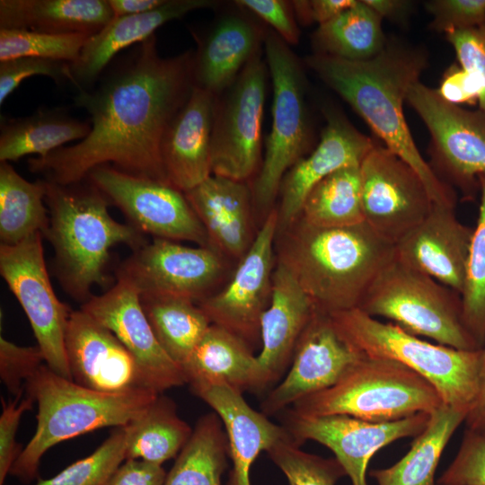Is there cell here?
<instances>
[{"label":"cell","mask_w":485,"mask_h":485,"mask_svg":"<svg viewBox=\"0 0 485 485\" xmlns=\"http://www.w3.org/2000/svg\"><path fill=\"white\" fill-rule=\"evenodd\" d=\"M193 57L191 51L161 57L155 35L139 43L126 65L95 89H80L75 96V104L90 116L89 134L45 157L30 158V171L70 185L110 163L126 173L168 183L161 146L194 86Z\"/></svg>","instance_id":"cell-1"},{"label":"cell","mask_w":485,"mask_h":485,"mask_svg":"<svg viewBox=\"0 0 485 485\" xmlns=\"http://www.w3.org/2000/svg\"><path fill=\"white\" fill-rule=\"evenodd\" d=\"M305 64L351 106L386 147L417 172L435 204L455 207L454 190L420 154L403 112L410 89L428 65L423 48L387 40L384 49L367 60L314 53L305 58Z\"/></svg>","instance_id":"cell-2"},{"label":"cell","mask_w":485,"mask_h":485,"mask_svg":"<svg viewBox=\"0 0 485 485\" xmlns=\"http://www.w3.org/2000/svg\"><path fill=\"white\" fill-rule=\"evenodd\" d=\"M278 234V262L314 307L329 314L358 308L375 278L395 257L394 245L365 222L320 227L298 217Z\"/></svg>","instance_id":"cell-3"},{"label":"cell","mask_w":485,"mask_h":485,"mask_svg":"<svg viewBox=\"0 0 485 485\" xmlns=\"http://www.w3.org/2000/svg\"><path fill=\"white\" fill-rule=\"evenodd\" d=\"M45 181L49 217L45 236L54 249L57 278L71 297L84 304L94 285L108 283L111 247L122 243L136 251L146 242L132 225L110 215V201L90 181L70 185Z\"/></svg>","instance_id":"cell-4"},{"label":"cell","mask_w":485,"mask_h":485,"mask_svg":"<svg viewBox=\"0 0 485 485\" xmlns=\"http://www.w3.org/2000/svg\"><path fill=\"white\" fill-rule=\"evenodd\" d=\"M24 392L38 404L37 428L9 474L27 483L39 478L41 457L49 448L101 428L124 427L160 394L96 392L56 374L47 365L27 381Z\"/></svg>","instance_id":"cell-5"},{"label":"cell","mask_w":485,"mask_h":485,"mask_svg":"<svg viewBox=\"0 0 485 485\" xmlns=\"http://www.w3.org/2000/svg\"><path fill=\"white\" fill-rule=\"evenodd\" d=\"M331 316L340 334L365 357L401 363L429 382L445 405L468 412L477 393L481 348L432 344L358 308Z\"/></svg>","instance_id":"cell-6"},{"label":"cell","mask_w":485,"mask_h":485,"mask_svg":"<svg viewBox=\"0 0 485 485\" xmlns=\"http://www.w3.org/2000/svg\"><path fill=\"white\" fill-rule=\"evenodd\" d=\"M444 403L425 378L399 362L363 357L337 384L290 409L301 416L347 415L368 422L431 414Z\"/></svg>","instance_id":"cell-7"},{"label":"cell","mask_w":485,"mask_h":485,"mask_svg":"<svg viewBox=\"0 0 485 485\" xmlns=\"http://www.w3.org/2000/svg\"><path fill=\"white\" fill-rule=\"evenodd\" d=\"M358 309L437 344L462 350L481 348L463 323L461 295L395 257L375 278Z\"/></svg>","instance_id":"cell-8"},{"label":"cell","mask_w":485,"mask_h":485,"mask_svg":"<svg viewBox=\"0 0 485 485\" xmlns=\"http://www.w3.org/2000/svg\"><path fill=\"white\" fill-rule=\"evenodd\" d=\"M264 49L273 85L272 124L251 193L254 205L269 214L283 177L304 157L311 132L301 63L289 45L274 31L267 33Z\"/></svg>","instance_id":"cell-9"},{"label":"cell","mask_w":485,"mask_h":485,"mask_svg":"<svg viewBox=\"0 0 485 485\" xmlns=\"http://www.w3.org/2000/svg\"><path fill=\"white\" fill-rule=\"evenodd\" d=\"M406 101L430 134L429 165L435 173L459 190L464 200H474L479 178L485 176V114L445 101L420 81L411 86Z\"/></svg>","instance_id":"cell-10"},{"label":"cell","mask_w":485,"mask_h":485,"mask_svg":"<svg viewBox=\"0 0 485 485\" xmlns=\"http://www.w3.org/2000/svg\"><path fill=\"white\" fill-rule=\"evenodd\" d=\"M268 71L260 49L221 97L216 96L212 174L246 182L258 170Z\"/></svg>","instance_id":"cell-11"},{"label":"cell","mask_w":485,"mask_h":485,"mask_svg":"<svg viewBox=\"0 0 485 485\" xmlns=\"http://www.w3.org/2000/svg\"><path fill=\"white\" fill-rule=\"evenodd\" d=\"M42 236L37 233L14 245L1 244L0 273L28 317L46 365L72 380L66 333L73 310L57 298L52 287Z\"/></svg>","instance_id":"cell-12"},{"label":"cell","mask_w":485,"mask_h":485,"mask_svg":"<svg viewBox=\"0 0 485 485\" xmlns=\"http://www.w3.org/2000/svg\"><path fill=\"white\" fill-rule=\"evenodd\" d=\"M86 179L142 234L210 247L206 230L184 193L170 184L131 175L110 165L96 167Z\"/></svg>","instance_id":"cell-13"},{"label":"cell","mask_w":485,"mask_h":485,"mask_svg":"<svg viewBox=\"0 0 485 485\" xmlns=\"http://www.w3.org/2000/svg\"><path fill=\"white\" fill-rule=\"evenodd\" d=\"M364 222L395 245L429 214L433 200L417 172L384 145L360 164Z\"/></svg>","instance_id":"cell-14"},{"label":"cell","mask_w":485,"mask_h":485,"mask_svg":"<svg viewBox=\"0 0 485 485\" xmlns=\"http://www.w3.org/2000/svg\"><path fill=\"white\" fill-rule=\"evenodd\" d=\"M224 271L221 253L212 247L154 238L120 264L117 278L128 282L139 295L179 296L197 303L210 295Z\"/></svg>","instance_id":"cell-15"},{"label":"cell","mask_w":485,"mask_h":485,"mask_svg":"<svg viewBox=\"0 0 485 485\" xmlns=\"http://www.w3.org/2000/svg\"><path fill=\"white\" fill-rule=\"evenodd\" d=\"M278 228L273 208L226 286L198 303L212 324L234 333L251 347L260 340V318L270 300Z\"/></svg>","instance_id":"cell-16"},{"label":"cell","mask_w":485,"mask_h":485,"mask_svg":"<svg viewBox=\"0 0 485 485\" xmlns=\"http://www.w3.org/2000/svg\"><path fill=\"white\" fill-rule=\"evenodd\" d=\"M283 412V426L293 441L301 445L307 440L326 446L335 455L352 485H367L366 469L372 456L393 441L419 436L428 426L430 414L375 423L347 415L301 416L291 410Z\"/></svg>","instance_id":"cell-17"},{"label":"cell","mask_w":485,"mask_h":485,"mask_svg":"<svg viewBox=\"0 0 485 485\" xmlns=\"http://www.w3.org/2000/svg\"><path fill=\"white\" fill-rule=\"evenodd\" d=\"M365 355L338 331L331 314L315 308L284 379L263 400L261 412H282L297 401L337 384Z\"/></svg>","instance_id":"cell-18"},{"label":"cell","mask_w":485,"mask_h":485,"mask_svg":"<svg viewBox=\"0 0 485 485\" xmlns=\"http://www.w3.org/2000/svg\"><path fill=\"white\" fill-rule=\"evenodd\" d=\"M92 295L81 310L110 330L131 353L150 388L157 393L186 384L181 366L158 342L140 303L138 291L124 279Z\"/></svg>","instance_id":"cell-19"},{"label":"cell","mask_w":485,"mask_h":485,"mask_svg":"<svg viewBox=\"0 0 485 485\" xmlns=\"http://www.w3.org/2000/svg\"><path fill=\"white\" fill-rule=\"evenodd\" d=\"M66 353L72 380L81 386L105 393L154 392L117 337L81 309L69 317Z\"/></svg>","instance_id":"cell-20"},{"label":"cell","mask_w":485,"mask_h":485,"mask_svg":"<svg viewBox=\"0 0 485 485\" xmlns=\"http://www.w3.org/2000/svg\"><path fill=\"white\" fill-rule=\"evenodd\" d=\"M321 139L307 156L297 161L285 174L278 194V233L293 224L301 214L309 192L334 172L360 165L375 141L359 132L342 113L328 108Z\"/></svg>","instance_id":"cell-21"},{"label":"cell","mask_w":485,"mask_h":485,"mask_svg":"<svg viewBox=\"0 0 485 485\" xmlns=\"http://www.w3.org/2000/svg\"><path fill=\"white\" fill-rule=\"evenodd\" d=\"M315 307L289 270L277 261L268 307L260 318L261 350L251 391L271 387L290 366L296 344Z\"/></svg>","instance_id":"cell-22"},{"label":"cell","mask_w":485,"mask_h":485,"mask_svg":"<svg viewBox=\"0 0 485 485\" xmlns=\"http://www.w3.org/2000/svg\"><path fill=\"white\" fill-rule=\"evenodd\" d=\"M473 227L454 207L433 204L426 218L395 245V258L462 295Z\"/></svg>","instance_id":"cell-23"},{"label":"cell","mask_w":485,"mask_h":485,"mask_svg":"<svg viewBox=\"0 0 485 485\" xmlns=\"http://www.w3.org/2000/svg\"><path fill=\"white\" fill-rule=\"evenodd\" d=\"M216 96L192 91L169 125L161 146L168 183L185 193L212 175L211 139Z\"/></svg>","instance_id":"cell-24"},{"label":"cell","mask_w":485,"mask_h":485,"mask_svg":"<svg viewBox=\"0 0 485 485\" xmlns=\"http://www.w3.org/2000/svg\"><path fill=\"white\" fill-rule=\"evenodd\" d=\"M218 4L214 0H166L150 12L113 17L100 31L92 35L76 61L70 65L72 83L80 89L93 84L112 58L122 49L139 44L163 24L189 13Z\"/></svg>","instance_id":"cell-25"},{"label":"cell","mask_w":485,"mask_h":485,"mask_svg":"<svg viewBox=\"0 0 485 485\" xmlns=\"http://www.w3.org/2000/svg\"><path fill=\"white\" fill-rule=\"evenodd\" d=\"M193 393L218 414L225 426L232 462L227 485H251V468L260 452L290 438V434L283 425L252 409L242 393L228 387L211 386Z\"/></svg>","instance_id":"cell-26"},{"label":"cell","mask_w":485,"mask_h":485,"mask_svg":"<svg viewBox=\"0 0 485 485\" xmlns=\"http://www.w3.org/2000/svg\"><path fill=\"white\" fill-rule=\"evenodd\" d=\"M184 195L206 230L209 246L240 260L252 242V193L246 182L212 174Z\"/></svg>","instance_id":"cell-27"},{"label":"cell","mask_w":485,"mask_h":485,"mask_svg":"<svg viewBox=\"0 0 485 485\" xmlns=\"http://www.w3.org/2000/svg\"><path fill=\"white\" fill-rule=\"evenodd\" d=\"M266 35L245 15L223 16L199 40L193 57L194 86L221 94L260 49Z\"/></svg>","instance_id":"cell-28"},{"label":"cell","mask_w":485,"mask_h":485,"mask_svg":"<svg viewBox=\"0 0 485 485\" xmlns=\"http://www.w3.org/2000/svg\"><path fill=\"white\" fill-rule=\"evenodd\" d=\"M256 363L244 340L211 323L181 369L192 392L225 386L242 393L251 389Z\"/></svg>","instance_id":"cell-29"},{"label":"cell","mask_w":485,"mask_h":485,"mask_svg":"<svg viewBox=\"0 0 485 485\" xmlns=\"http://www.w3.org/2000/svg\"><path fill=\"white\" fill-rule=\"evenodd\" d=\"M113 17L108 0L0 1V29L92 36Z\"/></svg>","instance_id":"cell-30"},{"label":"cell","mask_w":485,"mask_h":485,"mask_svg":"<svg viewBox=\"0 0 485 485\" xmlns=\"http://www.w3.org/2000/svg\"><path fill=\"white\" fill-rule=\"evenodd\" d=\"M91 130L60 110H38L4 121L0 131V162H15L25 155L45 157L68 142L81 141Z\"/></svg>","instance_id":"cell-31"},{"label":"cell","mask_w":485,"mask_h":485,"mask_svg":"<svg viewBox=\"0 0 485 485\" xmlns=\"http://www.w3.org/2000/svg\"><path fill=\"white\" fill-rule=\"evenodd\" d=\"M467 412L443 404L430 414L426 428L409 452L393 465L370 472L377 485H437L435 473L441 455Z\"/></svg>","instance_id":"cell-32"},{"label":"cell","mask_w":485,"mask_h":485,"mask_svg":"<svg viewBox=\"0 0 485 485\" xmlns=\"http://www.w3.org/2000/svg\"><path fill=\"white\" fill-rule=\"evenodd\" d=\"M122 428L126 460L160 465L179 454L193 431L179 417L175 402L162 393Z\"/></svg>","instance_id":"cell-33"},{"label":"cell","mask_w":485,"mask_h":485,"mask_svg":"<svg viewBox=\"0 0 485 485\" xmlns=\"http://www.w3.org/2000/svg\"><path fill=\"white\" fill-rule=\"evenodd\" d=\"M382 20L363 0H357L314 31L312 42L315 53L351 61L370 59L387 42Z\"/></svg>","instance_id":"cell-34"},{"label":"cell","mask_w":485,"mask_h":485,"mask_svg":"<svg viewBox=\"0 0 485 485\" xmlns=\"http://www.w3.org/2000/svg\"><path fill=\"white\" fill-rule=\"evenodd\" d=\"M140 303L161 347L181 368L211 325L209 319L189 298L140 295Z\"/></svg>","instance_id":"cell-35"},{"label":"cell","mask_w":485,"mask_h":485,"mask_svg":"<svg viewBox=\"0 0 485 485\" xmlns=\"http://www.w3.org/2000/svg\"><path fill=\"white\" fill-rule=\"evenodd\" d=\"M227 457L228 438L221 418L215 411L202 415L163 485H221Z\"/></svg>","instance_id":"cell-36"},{"label":"cell","mask_w":485,"mask_h":485,"mask_svg":"<svg viewBox=\"0 0 485 485\" xmlns=\"http://www.w3.org/2000/svg\"><path fill=\"white\" fill-rule=\"evenodd\" d=\"M45 196V180L29 181L10 163L0 162L1 244L14 245L37 233L45 235L49 221Z\"/></svg>","instance_id":"cell-37"},{"label":"cell","mask_w":485,"mask_h":485,"mask_svg":"<svg viewBox=\"0 0 485 485\" xmlns=\"http://www.w3.org/2000/svg\"><path fill=\"white\" fill-rule=\"evenodd\" d=\"M299 217L320 227L363 223L360 165L341 168L317 183L304 199Z\"/></svg>","instance_id":"cell-38"},{"label":"cell","mask_w":485,"mask_h":485,"mask_svg":"<svg viewBox=\"0 0 485 485\" xmlns=\"http://www.w3.org/2000/svg\"><path fill=\"white\" fill-rule=\"evenodd\" d=\"M479 214L473 227L461 298L463 323L482 348L485 343V176L479 178Z\"/></svg>","instance_id":"cell-39"},{"label":"cell","mask_w":485,"mask_h":485,"mask_svg":"<svg viewBox=\"0 0 485 485\" xmlns=\"http://www.w3.org/2000/svg\"><path fill=\"white\" fill-rule=\"evenodd\" d=\"M91 35L0 29V61L32 57L74 63Z\"/></svg>","instance_id":"cell-40"},{"label":"cell","mask_w":485,"mask_h":485,"mask_svg":"<svg viewBox=\"0 0 485 485\" xmlns=\"http://www.w3.org/2000/svg\"><path fill=\"white\" fill-rule=\"evenodd\" d=\"M267 453L289 485H336L346 476L335 457L325 458L302 451L292 437L278 442Z\"/></svg>","instance_id":"cell-41"},{"label":"cell","mask_w":485,"mask_h":485,"mask_svg":"<svg viewBox=\"0 0 485 485\" xmlns=\"http://www.w3.org/2000/svg\"><path fill=\"white\" fill-rule=\"evenodd\" d=\"M125 460V432L120 427L93 454L73 463L52 478L39 480L33 485H105Z\"/></svg>","instance_id":"cell-42"},{"label":"cell","mask_w":485,"mask_h":485,"mask_svg":"<svg viewBox=\"0 0 485 485\" xmlns=\"http://www.w3.org/2000/svg\"><path fill=\"white\" fill-rule=\"evenodd\" d=\"M439 485H485V432L466 428L453 462Z\"/></svg>","instance_id":"cell-43"},{"label":"cell","mask_w":485,"mask_h":485,"mask_svg":"<svg viewBox=\"0 0 485 485\" xmlns=\"http://www.w3.org/2000/svg\"><path fill=\"white\" fill-rule=\"evenodd\" d=\"M70 65L64 61L32 57L0 61V105L24 79L31 76L43 75L56 83L66 80L72 83Z\"/></svg>","instance_id":"cell-44"},{"label":"cell","mask_w":485,"mask_h":485,"mask_svg":"<svg viewBox=\"0 0 485 485\" xmlns=\"http://www.w3.org/2000/svg\"><path fill=\"white\" fill-rule=\"evenodd\" d=\"M45 361L39 346H18L0 338V376L8 392L14 396L24 392L27 381Z\"/></svg>","instance_id":"cell-45"},{"label":"cell","mask_w":485,"mask_h":485,"mask_svg":"<svg viewBox=\"0 0 485 485\" xmlns=\"http://www.w3.org/2000/svg\"><path fill=\"white\" fill-rule=\"evenodd\" d=\"M426 9L432 16L430 28L445 34L485 23V0H431Z\"/></svg>","instance_id":"cell-46"},{"label":"cell","mask_w":485,"mask_h":485,"mask_svg":"<svg viewBox=\"0 0 485 485\" xmlns=\"http://www.w3.org/2000/svg\"><path fill=\"white\" fill-rule=\"evenodd\" d=\"M445 35L459 65L475 79L480 89L479 110L485 114V23Z\"/></svg>","instance_id":"cell-47"},{"label":"cell","mask_w":485,"mask_h":485,"mask_svg":"<svg viewBox=\"0 0 485 485\" xmlns=\"http://www.w3.org/2000/svg\"><path fill=\"white\" fill-rule=\"evenodd\" d=\"M24 392L13 400L5 402L2 400L3 410L0 416V485L22 453V445L15 441L16 432L22 414L32 408L34 400L28 394L21 400Z\"/></svg>","instance_id":"cell-48"},{"label":"cell","mask_w":485,"mask_h":485,"mask_svg":"<svg viewBox=\"0 0 485 485\" xmlns=\"http://www.w3.org/2000/svg\"><path fill=\"white\" fill-rule=\"evenodd\" d=\"M235 5L249 11L269 24L289 46L297 44L300 30L291 4L284 0H236Z\"/></svg>","instance_id":"cell-49"},{"label":"cell","mask_w":485,"mask_h":485,"mask_svg":"<svg viewBox=\"0 0 485 485\" xmlns=\"http://www.w3.org/2000/svg\"><path fill=\"white\" fill-rule=\"evenodd\" d=\"M436 92L443 100L454 105L479 103V86L472 75L459 64H453L445 70Z\"/></svg>","instance_id":"cell-50"},{"label":"cell","mask_w":485,"mask_h":485,"mask_svg":"<svg viewBox=\"0 0 485 485\" xmlns=\"http://www.w3.org/2000/svg\"><path fill=\"white\" fill-rule=\"evenodd\" d=\"M166 474L160 464L128 459L119 466L105 485H163Z\"/></svg>","instance_id":"cell-51"},{"label":"cell","mask_w":485,"mask_h":485,"mask_svg":"<svg viewBox=\"0 0 485 485\" xmlns=\"http://www.w3.org/2000/svg\"><path fill=\"white\" fill-rule=\"evenodd\" d=\"M357 0H295L291 4L297 22L303 25H322L345 10L353 6Z\"/></svg>","instance_id":"cell-52"},{"label":"cell","mask_w":485,"mask_h":485,"mask_svg":"<svg viewBox=\"0 0 485 485\" xmlns=\"http://www.w3.org/2000/svg\"><path fill=\"white\" fill-rule=\"evenodd\" d=\"M464 421L467 428L485 432V343L481 348L477 393Z\"/></svg>","instance_id":"cell-53"},{"label":"cell","mask_w":485,"mask_h":485,"mask_svg":"<svg viewBox=\"0 0 485 485\" xmlns=\"http://www.w3.org/2000/svg\"><path fill=\"white\" fill-rule=\"evenodd\" d=\"M382 19L404 23L413 11L414 4L406 0H363Z\"/></svg>","instance_id":"cell-54"},{"label":"cell","mask_w":485,"mask_h":485,"mask_svg":"<svg viewBox=\"0 0 485 485\" xmlns=\"http://www.w3.org/2000/svg\"><path fill=\"white\" fill-rule=\"evenodd\" d=\"M166 0H108L114 17L140 14L158 8Z\"/></svg>","instance_id":"cell-55"},{"label":"cell","mask_w":485,"mask_h":485,"mask_svg":"<svg viewBox=\"0 0 485 485\" xmlns=\"http://www.w3.org/2000/svg\"><path fill=\"white\" fill-rule=\"evenodd\" d=\"M437 485H439V484H437Z\"/></svg>","instance_id":"cell-56"}]
</instances>
